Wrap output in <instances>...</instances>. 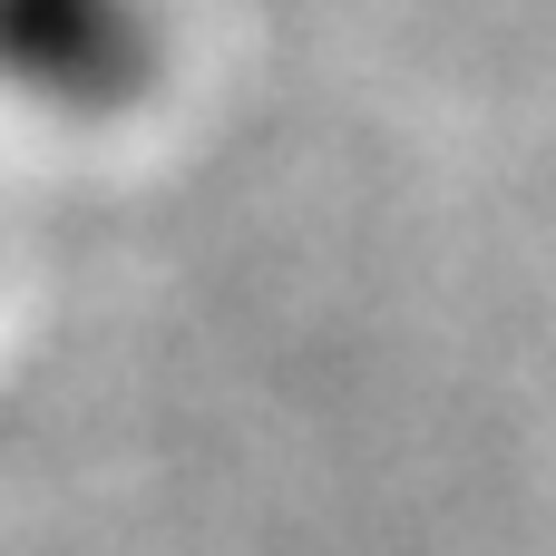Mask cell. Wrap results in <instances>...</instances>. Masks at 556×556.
Instances as JSON below:
<instances>
[{
	"label": "cell",
	"mask_w": 556,
	"mask_h": 556,
	"mask_svg": "<svg viewBox=\"0 0 556 556\" xmlns=\"http://www.w3.org/2000/svg\"><path fill=\"white\" fill-rule=\"evenodd\" d=\"M156 68L137 0H0V78L39 108H127Z\"/></svg>",
	"instance_id": "6da1fadb"
}]
</instances>
